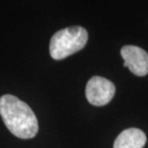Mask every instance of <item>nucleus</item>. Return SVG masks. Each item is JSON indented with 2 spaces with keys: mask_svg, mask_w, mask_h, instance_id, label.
Masks as SVG:
<instances>
[{
  "mask_svg": "<svg viewBox=\"0 0 148 148\" xmlns=\"http://www.w3.org/2000/svg\"><path fill=\"white\" fill-rule=\"evenodd\" d=\"M0 115L12 134L23 140L38 134V118L32 109L16 96L5 94L0 97Z\"/></svg>",
  "mask_w": 148,
  "mask_h": 148,
  "instance_id": "1",
  "label": "nucleus"
},
{
  "mask_svg": "<svg viewBox=\"0 0 148 148\" xmlns=\"http://www.w3.org/2000/svg\"><path fill=\"white\" fill-rule=\"evenodd\" d=\"M88 38L87 30L81 26L62 29L53 35L50 40V55L54 60H64L84 48Z\"/></svg>",
  "mask_w": 148,
  "mask_h": 148,
  "instance_id": "2",
  "label": "nucleus"
},
{
  "mask_svg": "<svg viewBox=\"0 0 148 148\" xmlns=\"http://www.w3.org/2000/svg\"><path fill=\"white\" fill-rule=\"evenodd\" d=\"M115 87L108 79L94 76L88 80L86 87V97L93 106H104L114 98Z\"/></svg>",
  "mask_w": 148,
  "mask_h": 148,
  "instance_id": "3",
  "label": "nucleus"
},
{
  "mask_svg": "<svg viewBox=\"0 0 148 148\" xmlns=\"http://www.w3.org/2000/svg\"><path fill=\"white\" fill-rule=\"evenodd\" d=\"M121 56L124 60V66L137 76L148 74V54L143 48L135 45H125L121 48Z\"/></svg>",
  "mask_w": 148,
  "mask_h": 148,
  "instance_id": "4",
  "label": "nucleus"
},
{
  "mask_svg": "<svg viewBox=\"0 0 148 148\" xmlns=\"http://www.w3.org/2000/svg\"><path fill=\"white\" fill-rule=\"evenodd\" d=\"M146 136L138 128H129L118 135L114 143V148H143Z\"/></svg>",
  "mask_w": 148,
  "mask_h": 148,
  "instance_id": "5",
  "label": "nucleus"
}]
</instances>
